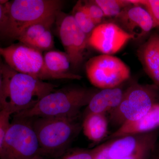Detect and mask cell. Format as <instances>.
Masks as SVG:
<instances>
[{
	"instance_id": "6da1fadb",
	"label": "cell",
	"mask_w": 159,
	"mask_h": 159,
	"mask_svg": "<svg viewBox=\"0 0 159 159\" xmlns=\"http://www.w3.org/2000/svg\"><path fill=\"white\" fill-rule=\"evenodd\" d=\"M56 86L12 70L6 64L1 108L11 115L34 106Z\"/></svg>"
},
{
	"instance_id": "7a4b0ae2",
	"label": "cell",
	"mask_w": 159,
	"mask_h": 159,
	"mask_svg": "<svg viewBox=\"0 0 159 159\" xmlns=\"http://www.w3.org/2000/svg\"><path fill=\"white\" fill-rule=\"evenodd\" d=\"M99 90L73 87L52 91L31 108L13 115L16 118L31 119L41 117L78 118L80 109L89 104Z\"/></svg>"
},
{
	"instance_id": "3957f363",
	"label": "cell",
	"mask_w": 159,
	"mask_h": 159,
	"mask_svg": "<svg viewBox=\"0 0 159 159\" xmlns=\"http://www.w3.org/2000/svg\"><path fill=\"white\" fill-rule=\"evenodd\" d=\"M63 2L60 0H13L5 4V18L0 34L18 40L26 29L32 24L61 11Z\"/></svg>"
},
{
	"instance_id": "277c9868",
	"label": "cell",
	"mask_w": 159,
	"mask_h": 159,
	"mask_svg": "<svg viewBox=\"0 0 159 159\" xmlns=\"http://www.w3.org/2000/svg\"><path fill=\"white\" fill-rule=\"evenodd\" d=\"M31 122L37 135L42 156L61 157L67 151L82 125L78 118L67 117L35 118Z\"/></svg>"
},
{
	"instance_id": "5b68a950",
	"label": "cell",
	"mask_w": 159,
	"mask_h": 159,
	"mask_svg": "<svg viewBox=\"0 0 159 159\" xmlns=\"http://www.w3.org/2000/svg\"><path fill=\"white\" fill-rule=\"evenodd\" d=\"M159 86L154 84H133L124 91L119 105L108 113L110 122L119 128L128 122L136 121L159 102Z\"/></svg>"
},
{
	"instance_id": "8992f818",
	"label": "cell",
	"mask_w": 159,
	"mask_h": 159,
	"mask_svg": "<svg viewBox=\"0 0 159 159\" xmlns=\"http://www.w3.org/2000/svg\"><path fill=\"white\" fill-rule=\"evenodd\" d=\"M38 155L39 143L31 121L13 117L0 149V159H32Z\"/></svg>"
},
{
	"instance_id": "52a82bcc",
	"label": "cell",
	"mask_w": 159,
	"mask_h": 159,
	"mask_svg": "<svg viewBox=\"0 0 159 159\" xmlns=\"http://www.w3.org/2000/svg\"><path fill=\"white\" fill-rule=\"evenodd\" d=\"M0 56L12 70L40 80L64 79L47 70L42 51L19 42L5 48L0 47Z\"/></svg>"
},
{
	"instance_id": "ba28073f",
	"label": "cell",
	"mask_w": 159,
	"mask_h": 159,
	"mask_svg": "<svg viewBox=\"0 0 159 159\" xmlns=\"http://www.w3.org/2000/svg\"><path fill=\"white\" fill-rule=\"evenodd\" d=\"M87 76L98 89L118 87L129 78L130 69L119 58L102 54L90 58L85 64Z\"/></svg>"
},
{
	"instance_id": "9c48e42d",
	"label": "cell",
	"mask_w": 159,
	"mask_h": 159,
	"mask_svg": "<svg viewBox=\"0 0 159 159\" xmlns=\"http://www.w3.org/2000/svg\"><path fill=\"white\" fill-rule=\"evenodd\" d=\"M60 39L69 57L71 67L77 70L84 60L89 39L71 15L58 12L55 22Z\"/></svg>"
},
{
	"instance_id": "30bf717a",
	"label": "cell",
	"mask_w": 159,
	"mask_h": 159,
	"mask_svg": "<svg viewBox=\"0 0 159 159\" xmlns=\"http://www.w3.org/2000/svg\"><path fill=\"white\" fill-rule=\"evenodd\" d=\"M157 131L123 136L107 140L96 147L93 159H123L132 155L146 146L156 143Z\"/></svg>"
},
{
	"instance_id": "8fae6325",
	"label": "cell",
	"mask_w": 159,
	"mask_h": 159,
	"mask_svg": "<svg viewBox=\"0 0 159 159\" xmlns=\"http://www.w3.org/2000/svg\"><path fill=\"white\" fill-rule=\"evenodd\" d=\"M133 35L127 33L116 23H102L95 27L89 37V45L104 54L112 55L121 50Z\"/></svg>"
},
{
	"instance_id": "7c38bea8",
	"label": "cell",
	"mask_w": 159,
	"mask_h": 159,
	"mask_svg": "<svg viewBox=\"0 0 159 159\" xmlns=\"http://www.w3.org/2000/svg\"><path fill=\"white\" fill-rule=\"evenodd\" d=\"M115 18L118 23L117 25L127 33L133 35L135 39L145 37L155 28L150 14L143 6L139 4L132 3Z\"/></svg>"
},
{
	"instance_id": "4fadbf2b",
	"label": "cell",
	"mask_w": 159,
	"mask_h": 159,
	"mask_svg": "<svg viewBox=\"0 0 159 159\" xmlns=\"http://www.w3.org/2000/svg\"><path fill=\"white\" fill-rule=\"evenodd\" d=\"M138 58L145 73L159 86V34L153 33L139 47Z\"/></svg>"
},
{
	"instance_id": "5bb4252c",
	"label": "cell",
	"mask_w": 159,
	"mask_h": 159,
	"mask_svg": "<svg viewBox=\"0 0 159 159\" xmlns=\"http://www.w3.org/2000/svg\"><path fill=\"white\" fill-rule=\"evenodd\" d=\"M159 127V102L156 103L145 116L134 122L120 126L107 137L105 140L134 134H144L156 130Z\"/></svg>"
},
{
	"instance_id": "9a60e30c",
	"label": "cell",
	"mask_w": 159,
	"mask_h": 159,
	"mask_svg": "<svg viewBox=\"0 0 159 159\" xmlns=\"http://www.w3.org/2000/svg\"><path fill=\"white\" fill-rule=\"evenodd\" d=\"M124 91L121 88L103 89L93 96L86 107L84 115L88 113L106 114L119 105Z\"/></svg>"
},
{
	"instance_id": "2e32d148",
	"label": "cell",
	"mask_w": 159,
	"mask_h": 159,
	"mask_svg": "<svg viewBox=\"0 0 159 159\" xmlns=\"http://www.w3.org/2000/svg\"><path fill=\"white\" fill-rule=\"evenodd\" d=\"M108 121L106 114L88 113L84 116L82 128L84 135L94 143L105 140L108 134Z\"/></svg>"
},
{
	"instance_id": "e0dca14e",
	"label": "cell",
	"mask_w": 159,
	"mask_h": 159,
	"mask_svg": "<svg viewBox=\"0 0 159 159\" xmlns=\"http://www.w3.org/2000/svg\"><path fill=\"white\" fill-rule=\"evenodd\" d=\"M44 63L47 70L64 77L65 79L80 80L82 77L69 72L71 67L69 57L65 52L54 50L46 51Z\"/></svg>"
},
{
	"instance_id": "ac0fdd59",
	"label": "cell",
	"mask_w": 159,
	"mask_h": 159,
	"mask_svg": "<svg viewBox=\"0 0 159 159\" xmlns=\"http://www.w3.org/2000/svg\"><path fill=\"white\" fill-rule=\"evenodd\" d=\"M57 15L51 16L29 26L24 30L17 40L31 47L44 32L51 29V27L55 23Z\"/></svg>"
},
{
	"instance_id": "d6986e66",
	"label": "cell",
	"mask_w": 159,
	"mask_h": 159,
	"mask_svg": "<svg viewBox=\"0 0 159 159\" xmlns=\"http://www.w3.org/2000/svg\"><path fill=\"white\" fill-rule=\"evenodd\" d=\"M71 15L77 25L89 39L96 26L89 16L82 1H78L76 3Z\"/></svg>"
},
{
	"instance_id": "ffe728a7",
	"label": "cell",
	"mask_w": 159,
	"mask_h": 159,
	"mask_svg": "<svg viewBox=\"0 0 159 159\" xmlns=\"http://www.w3.org/2000/svg\"><path fill=\"white\" fill-rule=\"evenodd\" d=\"M103 12L105 17H116L132 3L125 0H94Z\"/></svg>"
},
{
	"instance_id": "44dd1931",
	"label": "cell",
	"mask_w": 159,
	"mask_h": 159,
	"mask_svg": "<svg viewBox=\"0 0 159 159\" xmlns=\"http://www.w3.org/2000/svg\"><path fill=\"white\" fill-rule=\"evenodd\" d=\"M131 2L139 4L144 7L150 14L155 28L159 27V0H136Z\"/></svg>"
},
{
	"instance_id": "7402d4cb",
	"label": "cell",
	"mask_w": 159,
	"mask_h": 159,
	"mask_svg": "<svg viewBox=\"0 0 159 159\" xmlns=\"http://www.w3.org/2000/svg\"><path fill=\"white\" fill-rule=\"evenodd\" d=\"M96 152V147L92 149L74 148L66 152L59 159H93Z\"/></svg>"
},
{
	"instance_id": "603a6c76",
	"label": "cell",
	"mask_w": 159,
	"mask_h": 159,
	"mask_svg": "<svg viewBox=\"0 0 159 159\" xmlns=\"http://www.w3.org/2000/svg\"><path fill=\"white\" fill-rule=\"evenodd\" d=\"M54 46V37L51 29H49L39 37L31 47L43 52L52 50Z\"/></svg>"
},
{
	"instance_id": "cb8c5ba5",
	"label": "cell",
	"mask_w": 159,
	"mask_h": 159,
	"mask_svg": "<svg viewBox=\"0 0 159 159\" xmlns=\"http://www.w3.org/2000/svg\"><path fill=\"white\" fill-rule=\"evenodd\" d=\"M88 13L93 22L96 26L102 24L105 17L101 9L93 1H83Z\"/></svg>"
},
{
	"instance_id": "d4e9b609",
	"label": "cell",
	"mask_w": 159,
	"mask_h": 159,
	"mask_svg": "<svg viewBox=\"0 0 159 159\" xmlns=\"http://www.w3.org/2000/svg\"><path fill=\"white\" fill-rule=\"evenodd\" d=\"M11 113L5 109L0 110V149L2 148L7 129L10 122Z\"/></svg>"
},
{
	"instance_id": "484cf974",
	"label": "cell",
	"mask_w": 159,
	"mask_h": 159,
	"mask_svg": "<svg viewBox=\"0 0 159 159\" xmlns=\"http://www.w3.org/2000/svg\"><path fill=\"white\" fill-rule=\"evenodd\" d=\"M156 143L151 144L139 151L136 153L123 159H148Z\"/></svg>"
},
{
	"instance_id": "4316f807",
	"label": "cell",
	"mask_w": 159,
	"mask_h": 159,
	"mask_svg": "<svg viewBox=\"0 0 159 159\" xmlns=\"http://www.w3.org/2000/svg\"><path fill=\"white\" fill-rule=\"evenodd\" d=\"M6 63L2 57L0 56V110L1 102L4 88V79H5V70Z\"/></svg>"
},
{
	"instance_id": "83f0119b",
	"label": "cell",
	"mask_w": 159,
	"mask_h": 159,
	"mask_svg": "<svg viewBox=\"0 0 159 159\" xmlns=\"http://www.w3.org/2000/svg\"><path fill=\"white\" fill-rule=\"evenodd\" d=\"M8 2V1H0V29L5 18V12H6L5 4Z\"/></svg>"
},
{
	"instance_id": "f1b7e54d",
	"label": "cell",
	"mask_w": 159,
	"mask_h": 159,
	"mask_svg": "<svg viewBox=\"0 0 159 159\" xmlns=\"http://www.w3.org/2000/svg\"><path fill=\"white\" fill-rule=\"evenodd\" d=\"M148 159H159V145H156Z\"/></svg>"
},
{
	"instance_id": "f546056e",
	"label": "cell",
	"mask_w": 159,
	"mask_h": 159,
	"mask_svg": "<svg viewBox=\"0 0 159 159\" xmlns=\"http://www.w3.org/2000/svg\"><path fill=\"white\" fill-rule=\"evenodd\" d=\"M32 159H44V158L42 156L38 155L37 156L34 157V158H33Z\"/></svg>"
}]
</instances>
